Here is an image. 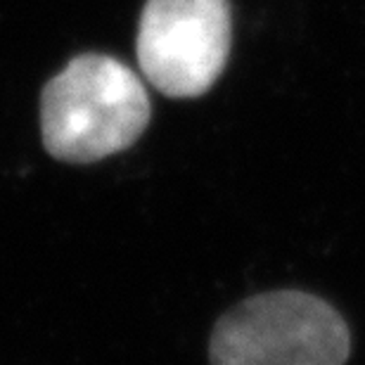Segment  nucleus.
Returning <instances> with one entry per match:
<instances>
[{
    "instance_id": "f257e3e1",
    "label": "nucleus",
    "mask_w": 365,
    "mask_h": 365,
    "mask_svg": "<svg viewBox=\"0 0 365 365\" xmlns=\"http://www.w3.org/2000/svg\"><path fill=\"white\" fill-rule=\"evenodd\" d=\"M150 114V95L128 64L78 55L41 93L43 145L60 162L93 164L138 143Z\"/></svg>"
},
{
    "instance_id": "f03ea898",
    "label": "nucleus",
    "mask_w": 365,
    "mask_h": 365,
    "mask_svg": "<svg viewBox=\"0 0 365 365\" xmlns=\"http://www.w3.org/2000/svg\"><path fill=\"white\" fill-rule=\"evenodd\" d=\"M351 334L316 294L277 289L225 311L211 334V365H344Z\"/></svg>"
},
{
    "instance_id": "7ed1b4c3",
    "label": "nucleus",
    "mask_w": 365,
    "mask_h": 365,
    "mask_svg": "<svg viewBox=\"0 0 365 365\" xmlns=\"http://www.w3.org/2000/svg\"><path fill=\"white\" fill-rule=\"evenodd\" d=\"M228 0H148L135 55L143 76L169 98H200L230 55Z\"/></svg>"
}]
</instances>
